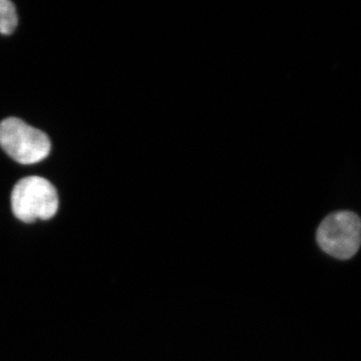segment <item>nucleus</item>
Wrapping results in <instances>:
<instances>
[{
    "label": "nucleus",
    "mask_w": 361,
    "mask_h": 361,
    "mask_svg": "<svg viewBox=\"0 0 361 361\" xmlns=\"http://www.w3.org/2000/svg\"><path fill=\"white\" fill-rule=\"evenodd\" d=\"M0 147L13 160L32 165L44 160L51 152L49 135L18 118L0 123Z\"/></svg>",
    "instance_id": "2"
},
{
    "label": "nucleus",
    "mask_w": 361,
    "mask_h": 361,
    "mask_svg": "<svg viewBox=\"0 0 361 361\" xmlns=\"http://www.w3.org/2000/svg\"><path fill=\"white\" fill-rule=\"evenodd\" d=\"M11 209L21 222L51 219L59 209V196L49 180L37 176L23 178L11 193Z\"/></svg>",
    "instance_id": "1"
},
{
    "label": "nucleus",
    "mask_w": 361,
    "mask_h": 361,
    "mask_svg": "<svg viewBox=\"0 0 361 361\" xmlns=\"http://www.w3.org/2000/svg\"><path fill=\"white\" fill-rule=\"evenodd\" d=\"M318 245L332 257H353L361 245V220L356 214L341 211L330 214L316 232Z\"/></svg>",
    "instance_id": "3"
},
{
    "label": "nucleus",
    "mask_w": 361,
    "mask_h": 361,
    "mask_svg": "<svg viewBox=\"0 0 361 361\" xmlns=\"http://www.w3.org/2000/svg\"><path fill=\"white\" fill-rule=\"evenodd\" d=\"M18 18L16 6L9 0H0V33L11 35L18 26Z\"/></svg>",
    "instance_id": "4"
}]
</instances>
